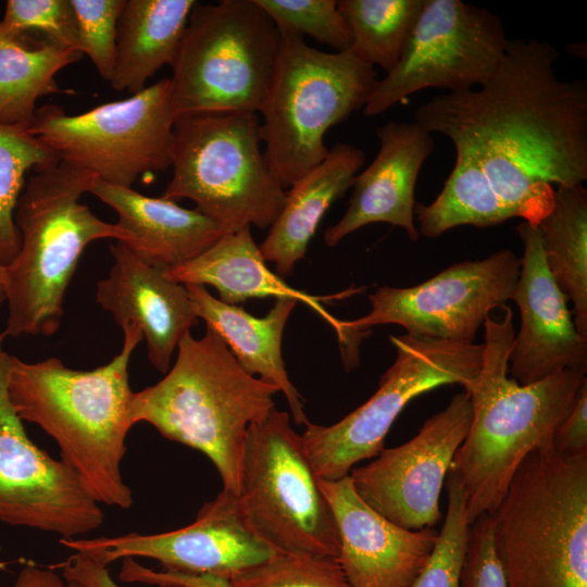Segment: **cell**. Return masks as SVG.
<instances>
[{
	"label": "cell",
	"instance_id": "obj_38",
	"mask_svg": "<svg viewBox=\"0 0 587 587\" xmlns=\"http://www.w3.org/2000/svg\"><path fill=\"white\" fill-rule=\"evenodd\" d=\"M552 444L563 453L587 452V380L579 388L571 411L557 427Z\"/></svg>",
	"mask_w": 587,
	"mask_h": 587
},
{
	"label": "cell",
	"instance_id": "obj_6",
	"mask_svg": "<svg viewBox=\"0 0 587 587\" xmlns=\"http://www.w3.org/2000/svg\"><path fill=\"white\" fill-rule=\"evenodd\" d=\"M489 515L507 587H587V452L534 449Z\"/></svg>",
	"mask_w": 587,
	"mask_h": 587
},
{
	"label": "cell",
	"instance_id": "obj_41",
	"mask_svg": "<svg viewBox=\"0 0 587 587\" xmlns=\"http://www.w3.org/2000/svg\"><path fill=\"white\" fill-rule=\"evenodd\" d=\"M4 280V267L0 266V287H2Z\"/></svg>",
	"mask_w": 587,
	"mask_h": 587
},
{
	"label": "cell",
	"instance_id": "obj_14",
	"mask_svg": "<svg viewBox=\"0 0 587 587\" xmlns=\"http://www.w3.org/2000/svg\"><path fill=\"white\" fill-rule=\"evenodd\" d=\"M520 268L521 258L501 249L452 264L412 287L383 286L369 296L366 315L341 326L349 339L369 327L397 324L410 336L473 344L490 312L512 300Z\"/></svg>",
	"mask_w": 587,
	"mask_h": 587
},
{
	"label": "cell",
	"instance_id": "obj_2",
	"mask_svg": "<svg viewBox=\"0 0 587 587\" xmlns=\"http://www.w3.org/2000/svg\"><path fill=\"white\" fill-rule=\"evenodd\" d=\"M122 329L120 353L93 370H73L58 358L29 363L11 355L8 394L22 421L55 440L61 461L98 503L128 509L133 494L121 472L133 427L128 366L143 337L135 325Z\"/></svg>",
	"mask_w": 587,
	"mask_h": 587
},
{
	"label": "cell",
	"instance_id": "obj_3",
	"mask_svg": "<svg viewBox=\"0 0 587 587\" xmlns=\"http://www.w3.org/2000/svg\"><path fill=\"white\" fill-rule=\"evenodd\" d=\"M502 309L501 319L488 315L483 324L482 367L463 386L472 404L471 426L448 472L464 490L470 525L499 505L530 451L552 442L587 380L586 370L572 369L527 385L510 377L515 330L511 308Z\"/></svg>",
	"mask_w": 587,
	"mask_h": 587
},
{
	"label": "cell",
	"instance_id": "obj_18",
	"mask_svg": "<svg viewBox=\"0 0 587 587\" xmlns=\"http://www.w3.org/2000/svg\"><path fill=\"white\" fill-rule=\"evenodd\" d=\"M516 232L523 257L512 301L521 324L509 357L510 377L527 385L564 370L587 371V339L548 270L538 226L523 221Z\"/></svg>",
	"mask_w": 587,
	"mask_h": 587
},
{
	"label": "cell",
	"instance_id": "obj_17",
	"mask_svg": "<svg viewBox=\"0 0 587 587\" xmlns=\"http://www.w3.org/2000/svg\"><path fill=\"white\" fill-rule=\"evenodd\" d=\"M60 544L105 565L140 557L158 561L166 571L228 580L279 554L247 523L238 495L225 489L201 507L193 523L179 529L152 535L60 539Z\"/></svg>",
	"mask_w": 587,
	"mask_h": 587
},
{
	"label": "cell",
	"instance_id": "obj_22",
	"mask_svg": "<svg viewBox=\"0 0 587 587\" xmlns=\"http://www.w3.org/2000/svg\"><path fill=\"white\" fill-rule=\"evenodd\" d=\"M90 193L111 207L130 241L125 245L143 263L160 270L184 264L213 246L224 229L197 209L145 196L132 187L97 178Z\"/></svg>",
	"mask_w": 587,
	"mask_h": 587
},
{
	"label": "cell",
	"instance_id": "obj_23",
	"mask_svg": "<svg viewBox=\"0 0 587 587\" xmlns=\"http://www.w3.org/2000/svg\"><path fill=\"white\" fill-rule=\"evenodd\" d=\"M163 273L182 285L213 286L218 291L220 300L227 304L236 305L251 298L265 297L302 302L330 324L347 350L350 348V339L341 321L322 305L323 301L337 296H312L289 286L283 277L268 268L250 226L224 234L195 259L164 270Z\"/></svg>",
	"mask_w": 587,
	"mask_h": 587
},
{
	"label": "cell",
	"instance_id": "obj_36",
	"mask_svg": "<svg viewBox=\"0 0 587 587\" xmlns=\"http://www.w3.org/2000/svg\"><path fill=\"white\" fill-rule=\"evenodd\" d=\"M460 587H507L495 549L489 514L478 516L470 525L460 572Z\"/></svg>",
	"mask_w": 587,
	"mask_h": 587
},
{
	"label": "cell",
	"instance_id": "obj_19",
	"mask_svg": "<svg viewBox=\"0 0 587 587\" xmlns=\"http://www.w3.org/2000/svg\"><path fill=\"white\" fill-rule=\"evenodd\" d=\"M334 513L337 560L352 587H410L426 564L438 538L434 527L402 528L365 503L350 475L319 479Z\"/></svg>",
	"mask_w": 587,
	"mask_h": 587
},
{
	"label": "cell",
	"instance_id": "obj_28",
	"mask_svg": "<svg viewBox=\"0 0 587 587\" xmlns=\"http://www.w3.org/2000/svg\"><path fill=\"white\" fill-rule=\"evenodd\" d=\"M538 228L548 270L573 303L575 326L587 339V190L583 185L555 187L552 209Z\"/></svg>",
	"mask_w": 587,
	"mask_h": 587
},
{
	"label": "cell",
	"instance_id": "obj_1",
	"mask_svg": "<svg viewBox=\"0 0 587 587\" xmlns=\"http://www.w3.org/2000/svg\"><path fill=\"white\" fill-rule=\"evenodd\" d=\"M559 57L547 41L509 39L478 89L438 95L416 109L414 122L455 148L441 191L415 204L420 236L512 217L538 226L555 187L587 180V83L560 78Z\"/></svg>",
	"mask_w": 587,
	"mask_h": 587
},
{
	"label": "cell",
	"instance_id": "obj_33",
	"mask_svg": "<svg viewBox=\"0 0 587 587\" xmlns=\"http://www.w3.org/2000/svg\"><path fill=\"white\" fill-rule=\"evenodd\" d=\"M278 32L310 36L337 52L350 48L348 25L336 0H255Z\"/></svg>",
	"mask_w": 587,
	"mask_h": 587
},
{
	"label": "cell",
	"instance_id": "obj_42",
	"mask_svg": "<svg viewBox=\"0 0 587 587\" xmlns=\"http://www.w3.org/2000/svg\"><path fill=\"white\" fill-rule=\"evenodd\" d=\"M5 301V296H4V292H3V289L0 287V305L2 304V302Z\"/></svg>",
	"mask_w": 587,
	"mask_h": 587
},
{
	"label": "cell",
	"instance_id": "obj_10",
	"mask_svg": "<svg viewBox=\"0 0 587 587\" xmlns=\"http://www.w3.org/2000/svg\"><path fill=\"white\" fill-rule=\"evenodd\" d=\"M238 498L247 523L277 552L337 558L334 513L287 412L274 407L248 427Z\"/></svg>",
	"mask_w": 587,
	"mask_h": 587
},
{
	"label": "cell",
	"instance_id": "obj_20",
	"mask_svg": "<svg viewBox=\"0 0 587 587\" xmlns=\"http://www.w3.org/2000/svg\"><path fill=\"white\" fill-rule=\"evenodd\" d=\"M376 136L379 150L371 164L355 175L347 211L325 230L328 247L373 223L401 227L412 241L420 238L414 224V191L435 141L415 122H387L377 128Z\"/></svg>",
	"mask_w": 587,
	"mask_h": 587
},
{
	"label": "cell",
	"instance_id": "obj_16",
	"mask_svg": "<svg viewBox=\"0 0 587 587\" xmlns=\"http://www.w3.org/2000/svg\"><path fill=\"white\" fill-rule=\"evenodd\" d=\"M471 421L472 404L463 390L427 419L412 439L384 448L366 465L352 469L349 475L357 494L402 528L434 527L441 519L439 497L446 476Z\"/></svg>",
	"mask_w": 587,
	"mask_h": 587
},
{
	"label": "cell",
	"instance_id": "obj_8",
	"mask_svg": "<svg viewBox=\"0 0 587 587\" xmlns=\"http://www.w3.org/2000/svg\"><path fill=\"white\" fill-rule=\"evenodd\" d=\"M257 113L209 114L176 118L172 179L162 198L189 199L196 209L235 233L271 227L286 191L264 151Z\"/></svg>",
	"mask_w": 587,
	"mask_h": 587
},
{
	"label": "cell",
	"instance_id": "obj_21",
	"mask_svg": "<svg viewBox=\"0 0 587 587\" xmlns=\"http://www.w3.org/2000/svg\"><path fill=\"white\" fill-rule=\"evenodd\" d=\"M109 248L113 265L97 284L96 301L122 328L138 327L151 364L167 373L178 342L198 321L188 291L124 243L116 241Z\"/></svg>",
	"mask_w": 587,
	"mask_h": 587
},
{
	"label": "cell",
	"instance_id": "obj_5",
	"mask_svg": "<svg viewBox=\"0 0 587 587\" xmlns=\"http://www.w3.org/2000/svg\"><path fill=\"white\" fill-rule=\"evenodd\" d=\"M97 178L60 160L35 170L26 182L14 215L20 250L4 267L7 336L53 335L61 325L65 292L85 248L100 239L130 241L117 223L102 221L79 201Z\"/></svg>",
	"mask_w": 587,
	"mask_h": 587
},
{
	"label": "cell",
	"instance_id": "obj_7",
	"mask_svg": "<svg viewBox=\"0 0 587 587\" xmlns=\"http://www.w3.org/2000/svg\"><path fill=\"white\" fill-rule=\"evenodd\" d=\"M377 73L350 50L325 52L279 32L271 82L259 112L265 159L284 188L327 155L326 132L364 108Z\"/></svg>",
	"mask_w": 587,
	"mask_h": 587
},
{
	"label": "cell",
	"instance_id": "obj_40",
	"mask_svg": "<svg viewBox=\"0 0 587 587\" xmlns=\"http://www.w3.org/2000/svg\"><path fill=\"white\" fill-rule=\"evenodd\" d=\"M64 584L62 575L54 571L28 564L20 571L13 587H63Z\"/></svg>",
	"mask_w": 587,
	"mask_h": 587
},
{
	"label": "cell",
	"instance_id": "obj_13",
	"mask_svg": "<svg viewBox=\"0 0 587 587\" xmlns=\"http://www.w3.org/2000/svg\"><path fill=\"white\" fill-rule=\"evenodd\" d=\"M508 41L491 11L461 0H425L399 62L377 80L363 112L379 115L425 88L479 87L498 67Z\"/></svg>",
	"mask_w": 587,
	"mask_h": 587
},
{
	"label": "cell",
	"instance_id": "obj_25",
	"mask_svg": "<svg viewBox=\"0 0 587 587\" xmlns=\"http://www.w3.org/2000/svg\"><path fill=\"white\" fill-rule=\"evenodd\" d=\"M364 163L363 150L337 142L317 166L289 187L280 213L259 246L265 261L274 263L277 275L289 276L297 261L304 258L324 214L351 188Z\"/></svg>",
	"mask_w": 587,
	"mask_h": 587
},
{
	"label": "cell",
	"instance_id": "obj_35",
	"mask_svg": "<svg viewBox=\"0 0 587 587\" xmlns=\"http://www.w3.org/2000/svg\"><path fill=\"white\" fill-rule=\"evenodd\" d=\"M0 27L11 33L37 32L49 41L79 50L70 0H8Z\"/></svg>",
	"mask_w": 587,
	"mask_h": 587
},
{
	"label": "cell",
	"instance_id": "obj_31",
	"mask_svg": "<svg viewBox=\"0 0 587 587\" xmlns=\"http://www.w3.org/2000/svg\"><path fill=\"white\" fill-rule=\"evenodd\" d=\"M448 507L436 545L421 573L410 587H460V572L470 524L465 494L460 483L446 476Z\"/></svg>",
	"mask_w": 587,
	"mask_h": 587
},
{
	"label": "cell",
	"instance_id": "obj_43",
	"mask_svg": "<svg viewBox=\"0 0 587 587\" xmlns=\"http://www.w3.org/2000/svg\"><path fill=\"white\" fill-rule=\"evenodd\" d=\"M63 587H75L73 584L65 582Z\"/></svg>",
	"mask_w": 587,
	"mask_h": 587
},
{
	"label": "cell",
	"instance_id": "obj_34",
	"mask_svg": "<svg viewBox=\"0 0 587 587\" xmlns=\"http://www.w3.org/2000/svg\"><path fill=\"white\" fill-rule=\"evenodd\" d=\"M70 1L76 17L79 51L110 82L115 66L117 25L126 0Z\"/></svg>",
	"mask_w": 587,
	"mask_h": 587
},
{
	"label": "cell",
	"instance_id": "obj_37",
	"mask_svg": "<svg viewBox=\"0 0 587 587\" xmlns=\"http://www.w3.org/2000/svg\"><path fill=\"white\" fill-rule=\"evenodd\" d=\"M120 579L160 587H232L228 579L213 575H188L166 570L157 572L139 564L134 558L122 559Z\"/></svg>",
	"mask_w": 587,
	"mask_h": 587
},
{
	"label": "cell",
	"instance_id": "obj_24",
	"mask_svg": "<svg viewBox=\"0 0 587 587\" xmlns=\"http://www.w3.org/2000/svg\"><path fill=\"white\" fill-rule=\"evenodd\" d=\"M198 319L215 330L239 365L250 375L275 386L283 392L297 425L310 422L303 400L287 374L282 357V337L286 322L297 302L278 299L263 317L243 308L227 304L213 297L204 286L184 285Z\"/></svg>",
	"mask_w": 587,
	"mask_h": 587
},
{
	"label": "cell",
	"instance_id": "obj_29",
	"mask_svg": "<svg viewBox=\"0 0 587 587\" xmlns=\"http://www.w3.org/2000/svg\"><path fill=\"white\" fill-rule=\"evenodd\" d=\"M425 0H339L351 45L361 62L386 73L399 62Z\"/></svg>",
	"mask_w": 587,
	"mask_h": 587
},
{
	"label": "cell",
	"instance_id": "obj_32",
	"mask_svg": "<svg viewBox=\"0 0 587 587\" xmlns=\"http://www.w3.org/2000/svg\"><path fill=\"white\" fill-rule=\"evenodd\" d=\"M232 587H352L337 558L279 553L229 579Z\"/></svg>",
	"mask_w": 587,
	"mask_h": 587
},
{
	"label": "cell",
	"instance_id": "obj_12",
	"mask_svg": "<svg viewBox=\"0 0 587 587\" xmlns=\"http://www.w3.org/2000/svg\"><path fill=\"white\" fill-rule=\"evenodd\" d=\"M175 116L170 78L82 114L37 108L28 132L61 160L117 186L132 187L141 175L172 165Z\"/></svg>",
	"mask_w": 587,
	"mask_h": 587
},
{
	"label": "cell",
	"instance_id": "obj_27",
	"mask_svg": "<svg viewBox=\"0 0 587 587\" xmlns=\"http://www.w3.org/2000/svg\"><path fill=\"white\" fill-rule=\"evenodd\" d=\"M82 52L0 27V124L28 128L40 97L65 92L55 76Z\"/></svg>",
	"mask_w": 587,
	"mask_h": 587
},
{
	"label": "cell",
	"instance_id": "obj_26",
	"mask_svg": "<svg viewBox=\"0 0 587 587\" xmlns=\"http://www.w3.org/2000/svg\"><path fill=\"white\" fill-rule=\"evenodd\" d=\"M195 0H126L117 25V91L136 93L164 65L174 63Z\"/></svg>",
	"mask_w": 587,
	"mask_h": 587
},
{
	"label": "cell",
	"instance_id": "obj_15",
	"mask_svg": "<svg viewBox=\"0 0 587 587\" xmlns=\"http://www.w3.org/2000/svg\"><path fill=\"white\" fill-rule=\"evenodd\" d=\"M5 337L0 333V522L76 539L102 525L103 511L64 462L28 438L9 399Z\"/></svg>",
	"mask_w": 587,
	"mask_h": 587
},
{
	"label": "cell",
	"instance_id": "obj_44",
	"mask_svg": "<svg viewBox=\"0 0 587 587\" xmlns=\"http://www.w3.org/2000/svg\"><path fill=\"white\" fill-rule=\"evenodd\" d=\"M2 288V287H1Z\"/></svg>",
	"mask_w": 587,
	"mask_h": 587
},
{
	"label": "cell",
	"instance_id": "obj_11",
	"mask_svg": "<svg viewBox=\"0 0 587 587\" xmlns=\"http://www.w3.org/2000/svg\"><path fill=\"white\" fill-rule=\"evenodd\" d=\"M389 339L396 360L382 375L375 394L333 425L305 426L301 438L319 479H340L358 462L377 457L395 420L412 399L441 385L463 387L482 367L483 344L408 334Z\"/></svg>",
	"mask_w": 587,
	"mask_h": 587
},
{
	"label": "cell",
	"instance_id": "obj_39",
	"mask_svg": "<svg viewBox=\"0 0 587 587\" xmlns=\"http://www.w3.org/2000/svg\"><path fill=\"white\" fill-rule=\"evenodd\" d=\"M62 577L75 587H121L108 565L90 555L75 552L62 565Z\"/></svg>",
	"mask_w": 587,
	"mask_h": 587
},
{
	"label": "cell",
	"instance_id": "obj_9",
	"mask_svg": "<svg viewBox=\"0 0 587 587\" xmlns=\"http://www.w3.org/2000/svg\"><path fill=\"white\" fill-rule=\"evenodd\" d=\"M279 32L255 0L197 2L172 64L176 118L259 112Z\"/></svg>",
	"mask_w": 587,
	"mask_h": 587
},
{
	"label": "cell",
	"instance_id": "obj_4",
	"mask_svg": "<svg viewBox=\"0 0 587 587\" xmlns=\"http://www.w3.org/2000/svg\"><path fill=\"white\" fill-rule=\"evenodd\" d=\"M278 389L247 373L210 326L201 338L189 333L177 346L172 369L157 384L134 392L133 426L152 425L163 437L203 453L223 489L239 494L248 427L275 405Z\"/></svg>",
	"mask_w": 587,
	"mask_h": 587
},
{
	"label": "cell",
	"instance_id": "obj_30",
	"mask_svg": "<svg viewBox=\"0 0 587 587\" xmlns=\"http://www.w3.org/2000/svg\"><path fill=\"white\" fill-rule=\"evenodd\" d=\"M60 160L27 128L0 124V266L11 264L20 250L21 238L14 215L27 173Z\"/></svg>",
	"mask_w": 587,
	"mask_h": 587
}]
</instances>
